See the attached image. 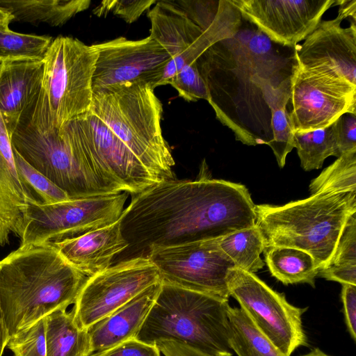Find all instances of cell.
I'll return each mask as SVG.
<instances>
[{
  "mask_svg": "<svg viewBox=\"0 0 356 356\" xmlns=\"http://www.w3.org/2000/svg\"><path fill=\"white\" fill-rule=\"evenodd\" d=\"M222 251L235 267L255 273L265 264L260 254L264 252V239L257 225L218 238Z\"/></svg>",
  "mask_w": 356,
  "mask_h": 356,
  "instance_id": "4316f807",
  "label": "cell"
},
{
  "mask_svg": "<svg viewBox=\"0 0 356 356\" xmlns=\"http://www.w3.org/2000/svg\"><path fill=\"white\" fill-rule=\"evenodd\" d=\"M163 283L229 300L227 276L235 267L218 238L154 248L147 257Z\"/></svg>",
  "mask_w": 356,
  "mask_h": 356,
  "instance_id": "7c38bea8",
  "label": "cell"
},
{
  "mask_svg": "<svg viewBox=\"0 0 356 356\" xmlns=\"http://www.w3.org/2000/svg\"><path fill=\"white\" fill-rule=\"evenodd\" d=\"M318 275L341 284L356 286V264L329 265L320 270Z\"/></svg>",
  "mask_w": 356,
  "mask_h": 356,
  "instance_id": "ab89813d",
  "label": "cell"
},
{
  "mask_svg": "<svg viewBox=\"0 0 356 356\" xmlns=\"http://www.w3.org/2000/svg\"><path fill=\"white\" fill-rule=\"evenodd\" d=\"M47 356H90L88 330L79 326L72 310L58 309L45 317Z\"/></svg>",
  "mask_w": 356,
  "mask_h": 356,
  "instance_id": "cb8c5ba5",
  "label": "cell"
},
{
  "mask_svg": "<svg viewBox=\"0 0 356 356\" xmlns=\"http://www.w3.org/2000/svg\"><path fill=\"white\" fill-rule=\"evenodd\" d=\"M9 338L8 331L3 318L0 302V356H2Z\"/></svg>",
  "mask_w": 356,
  "mask_h": 356,
  "instance_id": "b9f144b4",
  "label": "cell"
},
{
  "mask_svg": "<svg viewBox=\"0 0 356 356\" xmlns=\"http://www.w3.org/2000/svg\"><path fill=\"white\" fill-rule=\"evenodd\" d=\"M13 150L18 173L41 202L49 204L71 199L64 191L27 163L13 147Z\"/></svg>",
  "mask_w": 356,
  "mask_h": 356,
  "instance_id": "4dcf8cb0",
  "label": "cell"
},
{
  "mask_svg": "<svg viewBox=\"0 0 356 356\" xmlns=\"http://www.w3.org/2000/svg\"><path fill=\"white\" fill-rule=\"evenodd\" d=\"M147 17L151 23L149 35L169 54L171 59L184 53L205 31L173 1H156Z\"/></svg>",
  "mask_w": 356,
  "mask_h": 356,
  "instance_id": "44dd1931",
  "label": "cell"
},
{
  "mask_svg": "<svg viewBox=\"0 0 356 356\" xmlns=\"http://www.w3.org/2000/svg\"><path fill=\"white\" fill-rule=\"evenodd\" d=\"M338 15L321 20L316 29L294 51L296 63L302 67L320 68L356 86V24L343 28L346 17L356 18L355 0H337Z\"/></svg>",
  "mask_w": 356,
  "mask_h": 356,
  "instance_id": "9a60e30c",
  "label": "cell"
},
{
  "mask_svg": "<svg viewBox=\"0 0 356 356\" xmlns=\"http://www.w3.org/2000/svg\"><path fill=\"white\" fill-rule=\"evenodd\" d=\"M97 58L92 76V90L127 83H147L157 87L169 54L150 35L138 40L119 37L95 44Z\"/></svg>",
  "mask_w": 356,
  "mask_h": 356,
  "instance_id": "5bb4252c",
  "label": "cell"
},
{
  "mask_svg": "<svg viewBox=\"0 0 356 356\" xmlns=\"http://www.w3.org/2000/svg\"><path fill=\"white\" fill-rule=\"evenodd\" d=\"M12 147L71 199L113 195L75 157L45 108L35 105L10 135Z\"/></svg>",
  "mask_w": 356,
  "mask_h": 356,
  "instance_id": "52a82bcc",
  "label": "cell"
},
{
  "mask_svg": "<svg viewBox=\"0 0 356 356\" xmlns=\"http://www.w3.org/2000/svg\"><path fill=\"white\" fill-rule=\"evenodd\" d=\"M266 265L271 275L284 284L307 283L314 287L318 268L307 252L294 248L264 249Z\"/></svg>",
  "mask_w": 356,
  "mask_h": 356,
  "instance_id": "d4e9b609",
  "label": "cell"
},
{
  "mask_svg": "<svg viewBox=\"0 0 356 356\" xmlns=\"http://www.w3.org/2000/svg\"><path fill=\"white\" fill-rule=\"evenodd\" d=\"M33 192L17 170L10 136L0 112V245L9 241L10 234H17L26 207L38 200Z\"/></svg>",
  "mask_w": 356,
  "mask_h": 356,
  "instance_id": "d6986e66",
  "label": "cell"
},
{
  "mask_svg": "<svg viewBox=\"0 0 356 356\" xmlns=\"http://www.w3.org/2000/svg\"><path fill=\"white\" fill-rule=\"evenodd\" d=\"M311 195L356 192V150L341 154L309 184Z\"/></svg>",
  "mask_w": 356,
  "mask_h": 356,
  "instance_id": "f1b7e54d",
  "label": "cell"
},
{
  "mask_svg": "<svg viewBox=\"0 0 356 356\" xmlns=\"http://www.w3.org/2000/svg\"><path fill=\"white\" fill-rule=\"evenodd\" d=\"M345 323L353 340L356 339V286L342 284L341 293Z\"/></svg>",
  "mask_w": 356,
  "mask_h": 356,
  "instance_id": "f35d334b",
  "label": "cell"
},
{
  "mask_svg": "<svg viewBox=\"0 0 356 356\" xmlns=\"http://www.w3.org/2000/svg\"><path fill=\"white\" fill-rule=\"evenodd\" d=\"M270 131L272 140L268 145L272 149L278 165L283 168L287 154L294 147L293 131L291 129L286 105L271 111Z\"/></svg>",
  "mask_w": 356,
  "mask_h": 356,
  "instance_id": "1f68e13d",
  "label": "cell"
},
{
  "mask_svg": "<svg viewBox=\"0 0 356 356\" xmlns=\"http://www.w3.org/2000/svg\"><path fill=\"white\" fill-rule=\"evenodd\" d=\"M88 278L51 243L10 252L0 261V302L9 337L74 305Z\"/></svg>",
  "mask_w": 356,
  "mask_h": 356,
  "instance_id": "7a4b0ae2",
  "label": "cell"
},
{
  "mask_svg": "<svg viewBox=\"0 0 356 356\" xmlns=\"http://www.w3.org/2000/svg\"><path fill=\"white\" fill-rule=\"evenodd\" d=\"M241 16L273 42L296 47L336 0H231Z\"/></svg>",
  "mask_w": 356,
  "mask_h": 356,
  "instance_id": "2e32d148",
  "label": "cell"
},
{
  "mask_svg": "<svg viewBox=\"0 0 356 356\" xmlns=\"http://www.w3.org/2000/svg\"><path fill=\"white\" fill-rule=\"evenodd\" d=\"M97 54L95 44L66 36L53 40L46 51L39 98L58 129L90 111Z\"/></svg>",
  "mask_w": 356,
  "mask_h": 356,
  "instance_id": "ba28073f",
  "label": "cell"
},
{
  "mask_svg": "<svg viewBox=\"0 0 356 356\" xmlns=\"http://www.w3.org/2000/svg\"><path fill=\"white\" fill-rule=\"evenodd\" d=\"M51 244L88 277L108 268L128 247L121 231V218L106 227Z\"/></svg>",
  "mask_w": 356,
  "mask_h": 356,
  "instance_id": "ac0fdd59",
  "label": "cell"
},
{
  "mask_svg": "<svg viewBox=\"0 0 356 356\" xmlns=\"http://www.w3.org/2000/svg\"><path fill=\"white\" fill-rule=\"evenodd\" d=\"M6 346L14 356H47L45 317L12 335Z\"/></svg>",
  "mask_w": 356,
  "mask_h": 356,
  "instance_id": "d6a6232c",
  "label": "cell"
},
{
  "mask_svg": "<svg viewBox=\"0 0 356 356\" xmlns=\"http://www.w3.org/2000/svg\"><path fill=\"white\" fill-rule=\"evenodd\" d=\"M161 286V281L149 286L88 329L92 353L109 349L136 338Z\"/></svg>",
  "mask_w": 356,
  "mask_h": 356,
  "instance_id": "ffe728a7",
  "label": "cell"
},
{
  "mask_svg": "<svg viewBox=\"0 0 356 356\" xmlns=\"http://www.w3.org/2000/svg\"><path fill=\"white\" fill-rule=\"evenodd\" d=\"M90 356H161V353L156 343H148L132 338Z\"/></svg>",
  "mask_w": 356,
  "mask_h": 356,
  "instance_id": "74e56055",
  "label": "cell"
},
{
  "mask_svg": "<svg viewBox=\"0 0 356 356\" xmlns=\"http://www.w3.org/2000/svg\"><path fill=\"white\" fill-rule=\"evenodd\" d=\"M229 341L238 356H284L238 307L228 309Z\"/></svg>",
  "mask_w": 356,
  "mask_h": 356,
  "instance_id": "484cf974",
  "label": "cell"
},
{
  "mask_svg": "<svg viewBox=\"0 0 356 356\" xmlns=\"http://www.w3.org/2000/svg\"><path fill=\"white\" fill-rule=\"evenodd\" d=\"M179 97L188 102H196L200 99L208 101L206 83L197 68L196 60L184 66L168 81Z\"/></svg>",
  "mask_w": 356,
  "mask_h": 356,
  "instance_id": "836d02e7",
  "label": "cell"
},
{
  "mask_svg": "<svg viewBox=\"0 0 356 356\" xmlns=\"http://www.w3.org/2000/svg\"><path fill=\"white\" fill-rule=\"evenodd\" d=\"M227 285L229 296L284 356L307 345L302 321L307 308L292 305L254 273L236 267L228 272Z\"/></svg>",
  "mask_w": 356,
  "mask_h": 356,
  "instance_id": "30bf717a",
  "label": "cell"
},
{
  "mask_svg": "<svg viewBox=\"0 0 356 356\" xmlns=\"http://www.w3.org/2000/svg\"><path fill=\"white\" fill-rule=\"evenodd\" d=\"M161 281L148 257L113 264L89 277L71 309L79 326L88 330L149 286Z\"/></svg>",
  "mask_w": 356,
  "mask_h": 356,
  "instance_id": "4fadbf2b",
  "label": "cell"
},
{
  "mask_svg": "<svg viewBox=\"0 0 356 356\" xmlns=\"http://www.w3.org/2000/svg\"><path fill=\"white\" fill-rule=\"evenodd\" d=\"M89 0H0L12 21L60 26L90 6Z\"/></svg>",
  "mask_w": 356,
  "mask_h": 356,
  "instance_id": "603a6c76",
  "label": "cell"
},
{
  "mask_svg": "<svg viewBox=\"0 0 356 356\" xmlns=\"http://www.w3.org/2000/svg\"><path fill=\"white\" fill-rule=\"evenodd\" d=\"M90 111L159 182L176 179L175 162L161 131L163 106L152 85L127 83L94 91Z\"/></svg>",
  "mask_w": 356,
  "mask_h": 356,
  "instance_id": "277c9868",
  "label": "cell"
},
{
  "mask_svg": "<svg viewBox=\"0 0 356 356\" xmlns=\"http://www.w3.org/2000/svg\"><path fill=\"white\" fill-rule=\"evenodd\" d=\"M12 22V17L8 13L0 10V26L8 25Z\"/></svg>",
  "mask_w": 356,
  "mask_h": 356,
  "instance_id": "7bdbcfd3",
  "label": "cell"
},
{
  "mask_svg": "<svg viewBox=\"0 0 356 356\" xmlns=\"http://www.w3.org/2000/svg\"><path fill=\"white\" fill-rule=\"evenodd\" d=\"M294 147L305 171L319 169L330 156H340L332 126L306 132L293 133Z\"/></svg>",
  "mask_w": 356,
  "mask_h": 356,
  "instance_id": "83f0119b",
  "label": "cell"
},
{
  "mask_svg": "<svg viewBox=\"0 0 356 356\" xmlns=\"http://www.w3.org/2000/svg\"><path fill=\"white\" fill-rule=\"evenodd\" d=\"M292 109L288 111L294 132L325 129L344 113L356 114V86L320 68L294 63L290 79Z\"/></svg>",
  "mask_w": 356,
  "mask_h": 356,
  "instance_id": "8fae6325",
  "label": "cell"
},
{
  "mask_svg": "<svg viewBox=\"0 0 356 356\" xmlns=\"http://www.w3.org/2000/svg\"><path fill=\"white\" fill-rule=\"evenodd\" d=\"M128 193L70 199L56 203L36 200L24 211L17 234L21 245L43 244L72 238L117 221Z\"/></svg>",
  "mask_w": 356,
  "mask_h": 356,
  "instance_id": "9c48e42d",
  "label": "cell"
},
{
  "mask_svg": "<svg viewBox=\"0 0 356 356\" xmlns=\"http://www.w3.org/2000/svg\"><path fill=\"white\" fill-rule=\"evenodd\" d=\"M52 40L47 36L14 32L8 25L0 26V60L18 57L43 58Z\"/></svg>",
  "mask_w": 356,
  "mask_h": 356,
  "instance_id": "f546056e",
  "label": "cell"
},
{
  "mask_svg": "<svg viewBox=\"0 0 356 356\" xmlns=\"http://www.w3.org/2000/svg\"><path fill=\"white\" fill-rule=\"evenodd\" d=\"M155 0H106L103 1L92 10L97 17L106 16L108 13L118 15L127 23L136 21L147 10Z\"/></svg>",
  "mask_w": 356,
  "mask_h": 356,
  "instance_id": "e575fe53",
  "label": "cell"
},
{
  "mask_svg": "<svg viewBox=\"0 0 356 356\" xmlns=\"http://www.w3.org/2000/svg\"><path fill=\"white\" fill-rule=\"evenodd\" d=\"M229 300L161 282L159 295L136 339L171 340L211 356H232Z\"/></svg>",
  "mask_w": 356,
  "mask_h": 356,
  "instance_id": "5b68a950",
  "label": "cell"
},
{
  "mask_svg": "<svg viewBox=\"0 0 356 356\" xmlns=\"http://www.w3.org/2000/svg\"><path fill=\"white\" fill-rule=\"evenodd\" d=\"M356 264V213L348 220L330 265Z\"/></svg>",
  "mask_w": 356,
  "mask_h": 356,
  "instance_id": "d590c367",
  "label": "cell"
},
{
  "mask_svg": "<svg viewBox=\"0 0 356 356\" xmlns=\"http://www.w3.org/2000/svg\"><path fill=\"white\" fill-rule=\"evenodd\" d=\"M42 58L0 60V112L9 135L26 118L40 94Z\"/></svg>",
  "mask_w": 356,
  "mask_h": 356,
  "instance_id": "e0dca14e",
  "label": "cell"
},
{
  "mask_svg": "<svg viewBox=\"0 0 356 356\" xmlns=\"http://www.w3.org/2000/svg\"><path fill=\"white\" fill-rule=\"evenodd\" d=\"M194 180H163L132 195L121 215L128 243L113 264L147 257L154 248L216 239L256 225V204L245 186L211 179L203 165Z\"/></svg>",
  "mask_w": 356,
  "mask_h": 356,
  "instance_id": "6da1fadb",
  "label": "cell"
},
{
  "mask_svg": "<svg viewBox=\"0 0 356 356\" xmlns=\"http://www.w3.org/2000/svg\"><path fill=\"white\" fill-rule=\"evenodd\" d=\"M255 211L264 249L303 250L320 270L330 265L348 220L356 213V192L321 193L282 206L257 204Z\"/></svg>",
  "mask_w": 356,
  "mask_h": 356,
  "instance_id": "3957f363",
  "label": "cell"
},
{
  "mask_svg": "<svg viewBox=\"0 0 356 356\" xmlns=\"http://www.w3.org/2000/svg\"><path fill=\"white\" fill-rule=\"evenodd\" d=\"M241 17L240 11L231 0L221 1L219 11L213 22L189 49L168 62L157 86L168 84L170 78L179 70L196 60L213 44L234 36L239 30Z\"/></svg>",
  "mask_w": 356,
  "mask_h": 356,
  "instance_id": "7402d4cb",
  "label": "cell"
},
{
  "mask_svg": "<svg viewBox=\"0 0 356 356\" xmlns=\"http://www.w3.org/2000/svg\"><path fill=\"white\" fill-rule=\"evenodd\" d=\"M60 133L75 157L111 193L136 195L159 182L91 111L66 123Z\"/></svg>",
  "mask_w": 356,
  "mask_h": 356,
  "instance_id": "8992f818",
  "label": "cell"
},
{
  "mask_svg": "<svg viewBox=\"0 0 356 356\" xmlns=\"http://www.w3.org/2000/svg\"><path fill=\"white\" fill-rule=\"evenodd\" d=\"M331 126L340 156L356 150V114L344 113Z\"/></svg>",
  "mask_w": 356,
  "mask_h": 356,
  "instance_id": "8d00e7d4",
  "label": "cell"
},
{
  "mask_svg": "<svg viewBox=\"0 0 356 356\" xmlns=\"http://www.w3.org/2000/svg\"><path fill=\"white\" fill-rule=\"evenodd\" d=\"M156 344L163 356H211L176 341L162 340Z\"/></svg>",
  "mask_w": 356,
  "mask_h": 356,
  "instance_id": "60d3db41",
  "label": "cell"
},
{
  "mask_svg": "<svg viewBox=\"0 0 356 356\" xmlns=\"http://www.w3.org/2000/svg\"><path fill=\"white\" fill-rule=\"evenodd\" d=\"M300 356H330L325 353H324L323 350H321L318 348H315L312 349L310 352L307 353V354L300 355Z\"/></svg>",
  "mask_w": 356,
  "mask_h": 356,
  "instance_id": "ee69618b",
  "label": "cell"
}]
</instances>
